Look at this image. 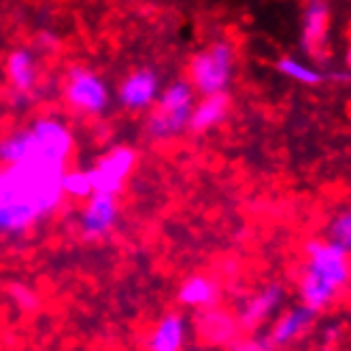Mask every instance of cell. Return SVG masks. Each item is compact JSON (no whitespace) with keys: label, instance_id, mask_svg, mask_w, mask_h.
I'll list each match as a JSON object with an SVG mask.
<instances>
[{"label":"cell","instance_id":"obj_14","mask_svg":"<svg viewBox=\"0 0 351 351\" xmlns=\"http://www.w3.org/2000/svg\"><path fill=\"white\" fill-rule=\"evenodd\" d=\"M177 302L192 311H202L221 302V281L209 273H192L177 287Z\"/></svg>","mask_w":351,"mask_h":351},{"label":"cell","instance_id":"obj_19","mask_svg":"<svg viewBox=\"0 0 351 351\" xmlns=\"http://www.w3.org/2000/svg\"><path fill=\"white\" fill-rule=\"evenodd\" d=\"M7 292H9V298L15 302V306L22 308L24 313H34L40 308V304H43V300H40V296H38V292L34 290V287L26 285L22 281L9 283Z\"/></svg>","mask_w":351,"mask_h":351},{"label":"cell","instance_id":"obj_22","mask_svg":"<svg viewBox=\"0 0 351 351\" xmlns=\"http://www.w3.org/2000/svg\"><path fill=\"white\" fill-rule=\"evenodd\" d=\"M58 47V38L53 32H38L36 34V49L40 51H53Z\"/></svg>","mask_w":351,"mask_h":351},{"label":"cell","instance_id":"obj_4","mask_svg":"<svg viewBox=\"0 0 351 351\" xmlns=\"http://www.w3.org/2000/svg\"><path fill=\"white\" fill-rule=\"evenodd\" d=\"M237 64L239 53L234 40L228 36H217L192 53L188 62V81L198 96L230 92L237 77Z\"/></svg>","mask_w":351,"mask_h":351},{"label":"cell","instance_id":"obj_10","mask_svg":"<svg viewBox=\"0 0 351 351\" xmlns=\"http://www.w3.org/2000/svg\"><path fill=\"white\" fill-rule=\"evenodd\" d=\"M86 204L81 206L77 228L79 234L88 243H98L102 239H107L119 221V202L117 196L111 194H100L94 192Z\"/></svg>","mask_w":351,"mask_h":351},{"label":"cell","instance_id":"obj_8","mask_svg":"<svg viewBox=\"0 0 351 351\" xmlns=\"http://www.w3.org/2000/svg\"><path fill=\"white\" fill-rule=\"evenodd\" d=\"M5 77L15 105H30L40 86V62L34 47L17 45L5 56Z\"/></svg>","mask_w":351,"mask_h":351},{"label":"cell","instance_id":"obj_5","mask_svg":"<svg viewBox=\"0 0 351 351\" xmlns=\"http://www.w3.org/2000/svg\"><path fill=\"white\" fill-rule=\"evenodd\" d=\"M62 102L84 119H102L113 107L115 94L107 77L88 64H71L62 79Z\"/></svg>","mask_w":351,"mask_h":351},{"label":"cell","instance_id":"obj_18","mask_svg":"<svg viewBox=\"0 0 351 351\" xmlns=\"http://www.w3.org/2000/svg\"><path fill=\"white\" fill-rule=\"evenodd\" d=\"M60 185L62 192H64V198L69 200H88L94 194L90 175L84 169H66L64 175H62Z\"/></svg>","mask_w":351,"mask_h":351},{"label":"cell","instance_id":"obj_21","mask_svg":"<svg viewBox=\"0 0 351 351\" xmlns=\"http://www.w3.org/2000/svg\"><path fill=\"white\" fill-rule=\"evenodd\" d=\"M230 351H273V345L268 337H247V339H237L230 347Z\"/></svg>","mask_w":351,"mask_h":351},{"label":"cell","instance_id":"obj_1","mask_svg":"<svg viewBox=\"0 0 351 351\" xmlns=\"http://www.w3.org/2000/svg\"><path fill=\"white\" fill-rule=\"evenodd\" d=\"M69 164L45 152L34 138L26 160L0 167V241L28 234L60 209L64 202L60 181Z\"/></svg>","mask_w":351,"mask_h":351},{"label":"cell","instance_id":"obj_12","mask_svg":"<svg viewBox=\"0 0 351 351\" xmlns=\"http://www.w3.org/2000/svg\"><path fill=\"white\" fill-rule=\"evenodd\" d=\"M285 302V287L277 281L266 283L247 298L239 308V324L243 330H256L271 319Z\"/></svg>","mask_w":351,"mask_h":351},{"label":"cell","instance_id":"obj_17","mask_svg":"<svg viewBox=\"0 0 351 351\" xmlns=\"http://www.w3.org/2000/svg\"><path fill=\"white\" fill-rule=\"evenodd\" d=\"M275 71L285 77L294 81V84H300V86H306V88H315V86H322L324 81L328 79L326 73L322 69H317L315 64L306 60H300L296 56H281L277 62H275Z\"/></svg>","mask_w":351,"mask_h":351},{"label":"cell","instance_id":"obj_3","mask_svg":"<svg viewBox=\"0 0 351 351\" xmlns=\"http://www.w3.org/2000/svg\"><path fill=\"white\" fill-rule=\"evenodd\" d=\"M198 100L188 77H175L164 84L156 105L147 111L143 132L154 143H169L188 132V121Z\"/></svg>","mask_w":351,"mask_h":351},{"label":"cell","instance_id":"obj_20","mask_svg":"<svg viewBox=\"0 0 351 351\" xmlns=\"http://www.w3.org/2000/svg\"><path fill=\"white\" fill-rule=\"evenodd\" d=\"M328 239L351 254V209L339 211L328 223Z\"/></svg>","mask_w":351,"mask_h":351},{"label":"cell","instance_id":"obj_7","mask_svg":"<svg viewBox=\"0 0 351 351\" xmlns=\"http://www.w3.org/2000/svg\"><path fill=\"white\" fill-rule=\"evenodd\" d=\"M162 88L164 81L160 71L152 64H141L130 69L119 79L113 94L119 109L138 115V113H147L156 105Z\"/></svg>","mask_w":351,"mask_h":351},{"label":"cell","instance_id":"obj_16","mask_svg":"<svg viewBox=\"0 0 351 351\" xmlns=\"http://www.w3.org/2000/svg\"><path fill=\"white\" fill-rule=\"evenodd\" d=\"M315 315L317 313H313L311 308H306L304 304L287 308L285 313H281L275 319V324L271 328V335H268V341H271L273 347H285V345L296 343L311 330Z\"/></svg>","mask_w":351,"mask_h":351},{"label":"cell","instance_id":"obj_11","mask_svg":"<svg viewBox=\"0 0 351 351\" xmlns=\"http://www.w3.org/2000/svg\"><path fill=\"white\" fill-rule=\"evenodd\" d=\"M194 330L198 335V341L206 347H230L239 339L243 328L234 313L217 304L196 311Z\"/></svg>","mask_w":351,"mask_h":351},{"label":"cell","instance_id":"obj_24","mask_svg":"<svg viewBox=\"0 0 351 351\" xmlns=\"http://www.w3.org/2000/svg\"><path fill=\"white\" fill-rule=\"evenodd\" d=\"M345 66H347V71H351V38L347 43V51H345Z\"/></svg>","mask_w":351,"mask_h":351},{"label":"cell","instance_id":"obj_15","mask_svg":"<svg viewBox=\"0 0 351 351\" xmlns=\"http://www.w3.org/2000/svg\"><path fill=\"white\" fill-rule=\"evenodd\" d=\"M188 332L190 324L185 319V315L179 311H169L149 330L145 347L147 351H185Z\"/></svg>","mask_w":351,"mask_h":351},{"label":"cell","instance_id":"obj_2","mask_svg":"<svg viewBox=\"0 0 351 351\" xmlns=\"http://www.w3.org/2000/svg\"><path fill=\"white\" fill-rule=\"evenodd\" d=\"M304 264L298 277L300 304L322 313L351 281V254L330 239H308L302 245Z\"/></svg>","mask_w":351,"mask_h":351},{"label":"cell","instance_id":"obj_23","mask_svg":"<svg viewBox=\"0 0 351 351\" xmlns=\"http://www.w3.org/2000/svg\"><path fill=\"white\" fill-rule=\"evenodd\" d=\"M337 339H339V328L337 326H330V328L324 330V345L326 347H330Z\"/></svg>","mask_w":351,"mask_h":351},{"label":"cell","instance_id":"obj_9","mask_svg":"<svg viewBox=\"0 0 351 351\" xmlns=\"http://www.w3.org/2000/svg\"><path fill=\"white\" fill-rule=\"evenodd\" d=\"M332 7L330 0H302L298 45L306 58L324 60L328 51Z\"/></svg>","mask_w":351,"mask_h":351},{"label":"cell","instance_id":"obj_6","mask_svg":"<svg viewBox=\"0 0 351 351\" xmlns=\"http://www.w3.org/2000/svg\"><path fill=\"white\" fill-rule=\"evenodd\" d=\"M138 164V152L132 145H115L100 154L88 169L94 192L119 196Z\"/></svg>","mask_w":351,"mask_h":351},{"label":"cell","instance_id":"obj_13","mask_svg":"<svg viewBox=\"0 0 351 351\" xmlns=\"http://www.w3.org/2000/svg\"><path fill=\"white\" fill-rule=\"evenodd\" d=\"M232 113V96L230 92H219L209 96H198L196 105L192 109L190 121H188V132L194 136L209 134L223 126Z\"/></svg>","mask_w":351,"mask_h":351},{"label":"cell","instance_id":"obj_25","mask_svg":"<svg viewBox=\"0 0 351 351\" xmlns=\"http://www.w3.org/2000/svg\"><path fill=\"white\" fill-rule=\"evenodd\" d=\"M190 351H200V349H190Z\"/></svg>","mask_w":351,"mask_h":351}]
</instances>
